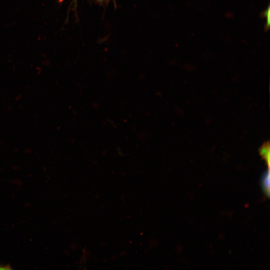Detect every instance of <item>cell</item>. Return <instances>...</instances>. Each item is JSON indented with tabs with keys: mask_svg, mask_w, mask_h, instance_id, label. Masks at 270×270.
I'll list each match as a JSON object with an SVG mask.
<instances>
[{
	"mask_svg": "<svg viewBox=\"0 0 270 270\" xmlns=\"http://www.w3.org/2000/svg\"><path fill=\"white\" fill-rule=\"evenodd\" d=\"M270 175L269 172L268 171L264 175L262 179V186L265 190H266V194H269V185H270Z\"/></svg>",
	"mask_w": 270,
	"mask_h": 270,
	"instance_id": "cell-1",
	"label": "cell"
},
{
	"mask_svg": "<svg viewBox=\"0 0 270 270\" xmlns=\"http://www.w3.org/2000/svg\"><path fill=\"white\" fill-rule=\"evenodd\" d=\"M260 154L266 159V160L268 164L270 158V148L268 144V146H264L262 147L260 150Z\"/></svg>",
	"mask_w": 270,
	"mask_h": 270,
	"instance_id": "cell-2",
	"label": "cell"
},
{
	"mask_svg": "<svg viewBox=\"0 0 270 270\" xmlns=\"http://www.w3.org/2000/svg\"><path fill=\"white\" fill-rule=\"evenodd\" d=\"M10 268V266H5V265H0V270H8Z\"/></svg>",
	"mask_w": 270,
	"mask_h": 270,
	"instance_id": "cell-3",
	"label": "cell"
},
{
	"mask_svg": "<svg viewBox=\"0 0 270 270\" xmlns=\"http://www.w3.org/2000/svg\"><path fill=\"white\" fill-rule=\"evenodd\" d=\"M98 0L99 2H103V1H104L106 0Z\"/></svg>",
	"mask_w": 270,
	"mask_h": 270,
	"instance_id": "cell-4",
	"label": "cell"
}]
</instances>
